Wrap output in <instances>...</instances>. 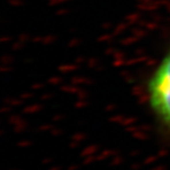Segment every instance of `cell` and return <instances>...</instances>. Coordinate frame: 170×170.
<instances>
[{
	"label": "cell",
	"instance_id": "cell-1",
	"mask_svg": "<svg viewBox=\"0 0 170 170\" xmlns=\"http://www.w3.org/2000/svg\"><path fill=\"white\" fill-rule=\"evenodd\" d=\"M145 95L157 126L170 138V42L146 80Z\"/></svg>",
	"mask_w": 170,
	"mask_h": 170
}]
</instances>
